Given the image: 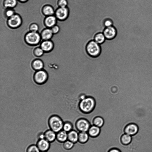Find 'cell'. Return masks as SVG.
Segmentation results:
<instances>
[{
  "label": "cell",
  "instance_id": "4316f807",
  "mask_svg": "<svg viewBox=\"0 0 152 152\" xmlns=\"http://www.w3.org/2000/svg\"><path fill=\"white\" fill-rule=\"evenodd\" d=\"M74 143L67 140L62 143V147L65 150H69L71 149L74 146Z\"/></svg>",
  "mask_w": 152,
  "mask_h": 152
},
{
  "label": "cell",
  "instance_id": "d4e9b609",
  "mask_svg": "<svg viewBox=\"0 0 152 152\" xmlns=\"http://www.w3.org/2000/svg\"><path fill=\"white\" fill-rule=\"evenodd\" d=\"M17 4V0H5L4 2V6L7 8L14 7Z\"/></svg>",
  "mask_w": 152,
  "mask_h": 152
},
{
  "label": "cell",
  "instance_id": "d590c367",
  "mask_svg": "<svg viewBox=\"0 0 152 152\" xmlns=\"http://www.w3.org/2000/svg\"><path fill=\"white\" fill-rule=\"evenodd\" d=\"M108 152H121V151L118 149L113 148H111L109 150Z\"/></svg>",
  "mask_w": 152,
  "mask_h": 152
},
{
  "label": "cell",
  "instance_id": "836d02e7",
  "mask_svg": "<svg viewBox=\"0 0 152 152\" xmlns=\"http://www.w3.org/2000/svg\"><path fill=\"white\" fill-rule=\"evenodd\" d=\"M14 15V12L12 10H9L6 12V16L10 18Z\"/></svg>",
  "mask_w": 152,
  "mask_h": 152
},
{
  "label": "cell",
  "instance_id": "277c9868",
  "mask_svg": "<svg viewBox=\"0 0 152 152\" xmlns=\"http://www.w3.org/2000/svg\"><path fill=\"white\" fill-rule=\"evenodd\" d=\"M26 42L29 44L36 45L40 40L39 34L37 32L31 31L27 33L25 36Z\"/></svg>",
  "mask_w": 152,
  "mask_h": 152
},
{
  "label": "cell",
  "instance_id": "4fadbf2b",
  "mask_svg": "<svg viewBox=\"0 0 152 152\" xmlns=\"http://www.w3.org/2000/svg\"><path fill=\"white\" fill-rule=\"evenodd\" d=\"M56 140L62 143L68 140V133L62 130L56 133Z\"/></svg>",
  "mask_w": 152,
  "mask_h": 152
},
{
  "label": "cell",
  "instance_id": "2e32d148",
  "mask_svg": "<svg viewBox=\"0 0 152 152\" xmlns=\"http://www.w3.org/2000/svg\"><path fill=\"white\" fill-rule=\"evenodd\" d=\"M100 131V128L93 125L91 126L88 133L90 136L95 137L98 136L99 134Z\"/></svg>",
  "mask_w": 152,
  "mask_h": 152
},
{
  "label": "cell",
  "instance_id": "5bb4252c",
  "mask_svg": "<svg viewBox=\"0 0 152 152\" xmlns=\"http://www.w3.org/2000/svg\"><path fill=\"white\" fill-rule=\"evenodd\" d=\"M79 132L72 129L68 133V140L74 143L78 141Z\"/></svg>",
  "mask_w": 152,
  "mask_h": 152
},
{
  "label": "cell",
  "instance_id": "484cf974",
  "mask_svg": "<svg viewBox=\"0 0 152 152\" xmlns=\"http://www.w3.org/2000/svg\"><path fill=\"white\" fill-rule=\"evenodd\" d=\"M72 129L73 126L70 122L69 121H65L64 122L63 130L68 133Z\"/></svg>",
  "mask_w": 152,
  "mask_h": 152
},
{
  "label": "cell",
  "instance_id": "5b68a950",
  "mask_svg": "<svg viewBox=\"0 0 152 152\" xmlns=\"http://www.w3.org/2000/svg\"><path fill=\"white\" fill-rule=\"evenodd\" d=\"M47 72L42 69L37 71L35 73L34 78L35 82L38 84H42L45 83L48 79Z\"/></svg>",
  "mask_w": 152,
  "mask_h": 152
},
{
  "label": "cell",
  "instance_id": "8992f818",
  "mask_svg": "<svg viewBox=\"0 0 152 152\" xmlns=\"http://www.w3.org/2000/svg\"><path fill=\"white\" fill-rule=\"evenodd\" d=\"M91 125L86 119L80 118L76 122V126L78 131L79 132H88Z\"/></svg>",
  "mask_w": 152,
  "mask_h": 152
},
{
  "label": "cell",
  "instance_id": "4dcf8cb0",
  "mask_svg": "<svg viewBox=\"0 0 152 152\" xmlns=\"http://www.w3.org/2000/svg\"><path fill=\"white\" fill-rule=\"evenodd\" d=\"M30 29L31 31L37 32L38 30L39 27L37 25L34 23L31 25Z\"/></svg>",
  "mask_w": 152,
  "mask_h": 152
},
{
  "label": "cell",
  "instance_id": "7402d4cb",
  "mask_svg": "<svg viewBox=\"0 0 152 152\" xmlns=\"http://www.w3.org/2000/svg\"><path fill=\"white\" fill-rule=\"evenodd\" d=\"M106 39L103 33H99L95 35L94 40L98 44L100 45L105 41Z\"/></svg>",
  "mask_w": 152,
  "mask_h": 152
},
{
  "label": "cell",
  "instance_id": "ac0fdd59",
  "mask_svg": "<svg viewBox=\"0 0 152 152\" xmlns=\"http://www.w3.org/2000/svg\"><path fill=\"white\" fill-rule=\"evenodd\" d=\"M53 34L51 29L47 28L42 31L41 33V36L43 39L48 40L52 37Z\"/></svg>",
  "mask_w": 152,
  "mask_h": 152
},
{
  "label": "cell",
  "instance_id": "603a6c76",
  "mask_svg": "<svg viewBox=\"0 0 152 152\" xmlns=\"http://www.w3.org/2000/svg\"><path fill=\"white\" fill-rule=\"evenodd\" d=\"M104 123V121L103 118L99 116L95 118L93 121V124L100 128L103 126Z\"/></svg>",
  "mask_w": 152,
  "mask_h": 152
},
{
  "label": "cell",
  "instance_id": "3957f363",
  "mask_svg": "<svg viewBox=\"0 0 152 152\" xmlns=\"http://www.w3.org/2000/svg\"><path fill=\"white\" fill-rule=\"evenodd\" d=\"M86 50L89 56L94 57L99 56L101 52L100 45L94 40L88 43L86 47Z\"/></svg>",
  "mask_w": 152,
  "mask_h": 152
},
{
  "label": "cell",
  "instance_id": "f1b7e54d",
  "mask_svg": "<svg viewBox=\"0 0 152 152\" xmlns=\"http://www.w3.org/2000/svg\"><path fill=\"white\" fill-rule=\"evenodd\" d=\"M58 4L59 7H66L68 5L67 0H58Z\"/></svg>",
  "mask_w": 152,
  "mask_h": 152
},
{
  "label": "cell",
  "instance_id": "f546056e",
  "mask_svg": "<svg viewBox=\"0 0 152 152\" xmlns=\"http://www.w3.org/2000/svg\"><path fill=\"white\" fill-rule=\"evenodd\" d=\"M44 51L41 48H36L34 52V53L36 56L40 57L42 56Z\"/></svg>",
  "mask_w": 152,
  "mask_h": 152
},
{
  "label": "cell",
  "instance_id": "d6986e66",
  "mask_svg": "<svg viewBox=\"0 0 152 152\" xmlns=\"http://www.w3.org/2000/svg\"><path fill=\"white\" fill-rule=\"evenodd\" d=\"M32 66L34 69L37 71L42 69L44 64L40 60L36 59L33 61Z\"/></svg>",
  "mask_w": 152,
  "mask_h": 152
},
{
  "label": "cell",
  "instance_id": "8d00e7d4",
  "mask_svg": "<svg viewBox=\"0 0 152 152\" xmlns=\"http://www.w3.org/2000/svg\"><path fill=\"white\" fill-rule=\"evenodd\" d=\"M22 2H25L27 1L28 0H18Z\"/></svg>",
  "mask_w": 152,
  "mask_h": 152
},
{
  "label": "cell",
  "instance_id": "e575fe53",
  "mask_svg": "<svg viewBox=\"0 0 152 152\" xmlns=\"http://www.w3.org/2000/svg\"><path fill=\"white\" fill-rule=\"evenodd\" d=\"M38 140L45 139L44 133L40 132L38 135Z\"/></svg>",
  "mask_w": 152,
  "mask_h": 152
},
{
  "label": "cell",
  "instance_id": "d6a6232c",
  "mask_svg": "<svg viewBox=\"0 0 152 152\" xmlns=\"http://www.w3.org/2000/svg\"><path fill=\"white\" fill-rule=\"evenodd\" d=\"M53 34L58 33L60 31V28L58 26L55 25L51 29Z\"/></svg>",
  "mask_w": 152,
  "mask_h": 152
},
{
  "label": "cell",
  "instance_id": "9a60e30c",
  "mask_svg": "<svg viewBox=\"0 0 152 152\" xmlns=\"http://www.w3.org/2000/svg\"><path fill=\"white\" fill-rule=\"evenodd\" d=\"M41 47L44 51L48 52L52 50L53 47V44L52 41L45 40L42 43Z\"/></svg>",
  "mask_w": 152,
  "mask_h": 152
},
{
  "label": "cell",
  "instance_id": "1f68e13d",
  "mask_svg": "<svg viewBox=\"0 0 152 152\" xmlns=\"http://www.w3.org/2000/svg\"><path fill=\"white\" fill-rule=\"evenodd\" d=\"M104 25L105 27H110L113 26V22L110 19H107L104 21Z\"/></svg>",
  "mask_w": 152,
  "mask_h": 152
},
{
  "label": "cell",
  "instance_id": "8fae6325",
  "mask_svg": "<svg viewBox=\"0 0 152 152\" xmlns=\"http://www.w3.org/2000/svg\"><path fill=\"white\" fill-rule=\"evenodd\" d=\"M36 145L40 151H48L50 147V143L45 139L38 140Z\"/></svg>",
  "mask_w": 152,
  "mask_h": 152
},
{
  "label": "cell",
  "instance_id": "9c48e42d",
  "mask_svg": "<svg viewBox=\"0 0 152 152\" xmlns=\"http://www.w3.org/2000/svg\"><path fill=\"white\" fill-rule=\"evenodd\" d=\"M106 39H111L116 36L117 31L115 28L113 26L106 27L103 32Z\"/></svg>",
  "mask_w": 152,
  "mask_h": 152
},
{
  "label": "cell",
  "instance_id": "6da1fadb",
  "mask_svg": "<svg viewBox=\"0 0 152 152\" xmlns=\"http://www.w3.org/2000/svg\"><path fill=\"white\" fill-rule=\"evenodd\" d=\"M64 121L59 116L53 115L49 118L48 124L50 129L56 133L63 129Z\"/></svg>",
  "mask_w": 152,
  "mask_h": 152
},
{
  "label": "cell",
  "instance_id": "44dd1931",
  "mask_svg": "<svg viewBox=\"0 0 152 152\" xmlns=\"http://www.w3.org/2000/svg\"><path fill=\"white\" fill-rule=\"evenodd\" d=\"M132 140V136L125 133L123 134L121 138V143L125 145L129 144L131 142Z\"/></svg>",
  "mask_w": 152,
  "mask_h": 152
},
{
  "label": "cell",
  "instance_id": "83f0119b",
  "mask_svg": "<svg viewBox=\"0 0 152 152\" xmlns=\"http://www.w3.org/2000/svg\"><path fill=\"white\" fill-rule=\"evenodd\" d=\"M26 152H40V151L36 145L32 144L27 147Z\"/></svg>",
  "mask_w": 152,
  "mask_h": 152
},
{
  "label": "cell",
  "instance_id": "ffe728a7",
  "mask_svg": "<svg viewBox=\"0 0 152 152\" xmlns=\"http://www.w3.org/2000/svg\"><path fill=\"white\" fill-rule=\"evenodd\" d=\"M89 137V135L88 132H79L78 141L81 143H85L88 141Z\"/></svg>",
  "mask_w": 152,
  "mask_h": 152
},
{
  "label": "cell",
  "instance_id": "74e56055",
  "mask_svg": "<svg viewBox=\"0 0 152 152\" xmlns=\"http://www.w3.org/2000/svg\"><path fill=\"white\" fill-rule=\"evenodd\" d=\"M40 152H48L47 151H40Z\"/></svg>",
  "mask_w": 152,
  "mask_h": 152
},
{
  "label": "cell",
  "instance_id": "7a4b0ae2",
  "mask_svg": "<svg viewBox=\"0 0 152 152\" xmlns=\"http://www.w3.org/2000/svg\"><path fill=\"white\" fill-rule=\"evenodd\" d=\"M95 106L94 99L91 97H87L81 100L79 104L81 110L85 113H89L92 111Z\"/></svg>",
  "mask_w": 152,
  "mask_h": 152
},
{
  "label": "cell",
  "instance_id": "e0dca14e",
  "mask_svg": "<svg viewBox=\"0 0 152 152\" xmlns=\"http://www.w3.org/2000/svg\"><path fill=\"white\" fill-rule=\"evenodd\" d=\"M45 23L46 26L48 27H52L56 23V18L54 16H48L45 19Z\"/></svg>",
  "mask_w": 152,
  "mask_h": 152
},
{
  "label": "cell",
  "instance_id": "cb8c5ba5",
  "mask_svg": "<svg viewBox=\"0 0 152 152\" xmlns=\"http://www.w3.org/2000/svg\"><path fill=\"white\" fill-rule=\"evenodd\" d=\"M43 13L48 16L52 15L54 13V10L53 7L49 5L45 6L43 9Z\"/></svg>",
  "mask_w": 152,
  "mask_h": 152
},
{
  "label": "cell",
  "instance_id": "52a82bcc",
  "mask_svg": "<svg viewBox=\"0 0 152 152\" xmlns=\"http://www.w3.org/2000/svg\"><path fill=\"white\" fill-rule=\"evenodd\" d=\"M69 13V9L67 7H59L56 11V15L60 21H63L66 20L68 18Z\"/></svg>",
  "mask_w": 152,
  "mask_h": 152
},
{
  "label": "cell",
  "instance_id": "30bf717a",
  "mask_svg": "<svg viewBox=\"0 0 152 152\" xmlns=\"http://www.w3.org/2000/svg\"><path fill=\"white\" fill-rule=\"evenodd\" d=\"M138 126L134 123H130L127 125L124 129L125 133L132 136L138 132Z\"/></svg>",
  "mask_w": 152,
  "mask_h": 152
},
{
  "label": "cell",
  "instance_id": "ba28073f",
  "mask_svg": "<svg viewBox=\"0 0 152 152\" xmlns=\"http://www.w3.org/2000/svg\"><path fill=\"white\" fill-rule=\"evenodd\" d=\"M22 20L18 15L14 14L10 18L8 21V24L11 28H15L19 27L21 24Z\"/></svg>",
  "mask_w": 152,
  "mask_h": 152
},
{
  "label": "cell",
  "instance_id": "7c38bea8",
  "mask_svg": "<svg viewBox=\"0 0 152 152\" xmlns=\"http://www.w3.org/2000/svg\"><path fill=\"white\" fill-rule=\"evenodd\" d=\"M44 135L45 139L50 143L56 140V133L50 129L44 132Z\"/></svg>",
  "mask_w": 152,
  "mask_h": 152
}]
</instances>
